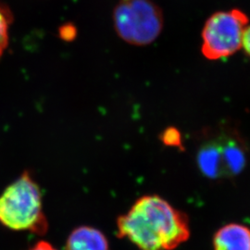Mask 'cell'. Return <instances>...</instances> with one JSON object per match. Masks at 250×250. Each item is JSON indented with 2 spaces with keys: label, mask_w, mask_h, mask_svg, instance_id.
<instances>
[{
  "label": "cell",
  "mask_w": 250,
  "mask_h": 250,
  "mask_svg": "<svg viewBox=\"0 0 250 250\" xmlns=\"http://www.w3.org/2000/svg\"><path fill=\"white\" fill-rule=\"evenodd\" d=\"M117 35L130 45L152 44L161 34L164 17L152 0H120L113 10Z\"/></svg>",
  "instance_id": "3"
},
{
  "label": "cell",
  "mask_w": 250,
  "mask_h": 250,
  "mask_svg": "<svg viewBox=\"0 0 250 250\" xmlns=\"http://www.w3.org/2000/svg\"><path fill=\"white\" fill-rule=\"evenodd\" d=\"M0 224L13 231L44 235L48 222L43 210L41 190L28 170L12 182L0 196Z\"/></svg>",
  "instance_id": "2"
},
{
  "label": "cell",
  "mask_w": 250,
  "mask_h": 250,
  "mask_svg": "<svg viewBox=\"0 0 250 250\" xmlns=\"http://www.w3.org/2000/svg\"><path fill=\"white\" fill-rule=\"evenodd\" d=\"M117 232L140 250H173L190 236L187 215L158 195L138 198L117 219Z\"/></svg>",
  "instance_id": "1"
},
{
  "label": "cell",
  "mask_w": 250,
  "mask_h": 250,
  "mask_svg": "<svg viewBox=\"0 0 250 250\" xmlns=\"http://www.w3.org/2000/svg\"><path fill=\"white\" fill-rule=\"evenodd\" d=\"M242 50H244V52L247 54V56L250 59V22L247 27V30L245 33Z\"/></svg>",
  "instance_id": "10"
},
{
  "label": "cell",
  "mask_w": 250,
  "mask_h": 250,
  "mask_svg": "<svg viewBox=\"0 0 250 250\" xmlns=\"http://www.w3.org/2000/svg\"><path fill=\"white\" fill-rule=\"evenodd\" d=\"M66 250H109V244L100 230L83 225L70 233Z\"/></svg>",
  "instance_id": "6"
},
{
  "label": "cell",
  "mask_w": 250,
  "mask_h": 250,
  "mask_svg": "<svg viewBox=\"0 0 250 250\" xmlns=\"http://www.w3.org/2000/svg\"><path fill=\"white\" fill-rule=\"evenodd\" d=\"M30 250H58L47 241H39Z\"/></svg>",
  "instance_id": "11"
},
{
  "label": "cell",
  "mask_w": 250,
  "mask_h": 250,
  "mask_svg": "<svg viewBox=\"0 0 250 250\" xmlns=\"http://www.w3.org/2000/svg\"><path fill=\"white\" fill-rule=\"evenodd\" d=\"M214 250H250V229L242 224H230L215 233Z\"/></svg>",
  "instance_id": "5"
},
{
  "label": "cell",
  "mask_w": 250,
  "mask_h": 250,
  "mask_svg": "<svg viewBox=\"0 0 250 250\" xmlns=\"http://www.w3.org/2000/svg\"><path fill=\"white\" fill-rule=\"evenodd\" d=\"M197 165L207 177L215 179L226 177L222 144L208 143L203 146L197 154Z\"/></svg>",
  "instance_id": "7"
},
{
  "label": "cell",
  "mask_w": 250,
  "mask_h": 250,
  "mask_svg": "<svg viewBox=\"0 0 250 250\" xmlns=\"http://www.w3.org/2000/svg\"><path fill=\"white\" fill-rule=\"evenodd\" d=\"M161 140L166 146H181V134L177 129L170 127L161 134Z\"/></svg>",
  "instance_id": "9"
},
{
  "label": "cell",
  "mask_w": 250,
  "mask_h": 250,
  "mask_svg": "<svg viewBox=\"0 0 250 250\" xmlns=\"http://www.w3.org/2000/svg\"><path fill=\"white\" fill-rule=\"evenodd\" d=\"M249 23L248 17L238 9L215 12L203 27L202 53L208 60L219 61L242 50Z\"/></svg>",
  "instance_id": "4"
},
{
  "label": "cell",
  "mask_w": 250,
  "mask_h": 250,
  "mask_svg": "<svg viewBox=\"0 0 250 250\" xmlns=\"http://www.w3.org/2000/svg\"><path fill=\"white\" fill-rule=\"evenodd\" d=\"M11 21L12 14L9 8L0 2V58L9 45V30Z\"/></svg>",
  "instance_id": "8"
}]
</instances>
